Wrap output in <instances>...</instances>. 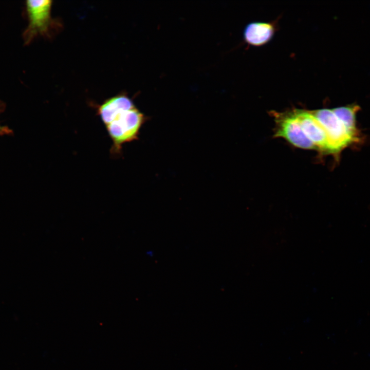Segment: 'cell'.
Wrapping results in <instances>:
<instances>
[{
	"mask_svg": "<svg viewBox=\"0 0 370 370\" xmlns=\"http://www.w3.org/2000/svg\"><path fill=\"white\" fill-rule=\"evenodd\" d=\"M323 127L328 139L329 153H337L357 141L358 137L350 133L335 114L332 109L310 111Z\"/></svg>",
	"mask_w": 370,
	"mask_h": 370,
	"instance_id": "3957f363",
	"label": "cell"
},
{
	"mask_svg": "<svg viewBox=\"0 0 370 370\" xmlns=\"http://www.w3.org/2000/svg\"><path fill=\"white\" fill-rule=\"evenodd\" d=\"M276 123L275 137L286 140L293 146L303 149H317L306 136L293 111L287 114H274Z\"/></svg>",
	"mask_w": 370,
	"mask_h": 370,
	"instance_id": "277c9868",
	"label": "cell"
},
{
	"mask_svg": "<svg viewBox=\"0 0 370 370\" xmlns=\"http://www.w3.org/2000/svg\"><path fill=\"white\" fill-rule=\"evenodd\" d=\"M273 33L274 27L271 24L253 22L246 27L244 36L245 41L249 44L260 46L268 42Z\"/></svg>",
	"mask_w": 370,
	"mask_h": 370,
	"instance_id": "8992f818",
	"label": "cell"
},
{
	"mask_svg": "<svg viewBox=\"0 0 370 370\" xmlns=\"http://www.w3.org/2000/svg\"><path fill=\"white\" fill-rule=\"evenodd\" d=\"M360 107L356 104L332 109L335 114L347 129L357 137L359 136V134L356 127V115Z\"/></svg>",
	"mask_w": 370,
	"mask_h": 370,
	"instance_id": "52a82bcc",
	"label": "cell"
},
{
	"mask_svg": "<svg viewBox=\"0 0 370 370\" xmlns=\"http://www.w3.org/2000/svg\"><path fill=\"white\" fill-rule=\"evenodd\" d=\"M96 111L112 142L110 155L119 157L123 144L138 139L145 116L123 92L105 100Z\"/></svg>",
	"mask_w": 370,
	"mask_h": 370,
	"instance_id": "6da1fadb",
	"label": "cell"
},
{
	"mask_svg": "<svg viewBox=\"0 0 370 370\" xmlns=\"http://www.w3.org/2000/svg\"><path fill=\"white\" fill-rule=\"evenodd\" d=\"M293 112L304 133L317 149L329 153L326 133L322 125L310 111L295 109Z\"/></svg>",
	"mask_w": 370,
	"mask_h": 370,
	"instance_id": "5b68a950",
	"label": "cell"
},
{
	"mask_svg": "<svg viewBox=\"0 0 370 370\" xmlns=\"http://www.w3.org/2000/svg\"><path fill=\"white\" fill-rule=\"evenodd\" d=\"M52 1H27L26 8L29 24L24 32L25 41L29 43L38 35L48 38L54 36L62 28V23L53 18L51 11Z\"/></svg>",
	"mask_w": 370,
	"mask_h": 370,
	"instance_id": "7a4b0ae2",
	"label": "cell"
},
{
	"mask_svg": "<svg viewBox=\"0 0 370 370\" xmlns=\"http://www.w3.org/2000/svg\"><path fill=\"white\" fill-rule=\"evenodd\" d=\"M13 131L9 127L0 124V136L11 135Z\"/></svg>",
	"mask_w": 370,
	"mask_h": 370,
	"instance_id": "ba28073f",
	"label": "cell"
}]
</instances>
